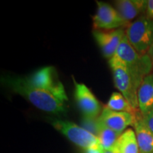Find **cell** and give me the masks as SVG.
<instances>
[{"mask_svg":"<svg viewBox=\"0 0 153 153\" xmlns=\"http://www.w3.org/2000/svg\"><path fill=\"white\" fill-rule=\"evenodd\" d=\"M97 12L93 16L94 30H115L129 25L120 16L116 8L109 4L97 1Z\"/></svg>","mask_w":153,"mask_h":153,"instance_id":"7","label":"cell"},{"mask_svg":"<svg viewBox=\"0 0 153 153\" xmlns=\"http://www.w3.org/2000/svg\"><path fill=\"white\" fill-rule=\"evenodd\" d=\"M141 118L146 127L153 133V108L145 114H141Z\"/></svg>","mask_w":153,"mask_h":153,"instance_id":"18","label":"cell"},{"mask_svg":"<svg viewBox=\"0 0 153 153\" xmlns=\"http://www.w3.org/2000/svg\"><path fill=\"white\" fill-rule=\"evenodd\" d=\"M115 55L123 61L138 87L143 79L151 74L153 70L152 61L149 55L139 54L130 44L126 36Z\"/></svg>","mask_w":153,"mask_h":153,"instance_id":"2","label":"cell"},{"mask_svg":"<svg viewBox=\"0 0 153 153\" xmlns=\"http://www.w3.org/2000/svg\"><path fill=\"white\" fill-rule=\"evenodd\" d=\"M133 126L138 143L140 153H153V133L143 122L141 113L137 110L135 113Z\"/></svg>","mask_w":153,"mask_h":153,"instance_id":"12","label":"cell"},{"mask_svg":"<svg viewBox=\"0 0 153 153\" xmlns=\"http://www.w3.org/2000/svg\"><path fill=\"white\" fill-rule=\"evenodd\" d=\"M51 123L57 131L80 148L88 149L100 145L98 137L88 132L82 126L72 122L61 119H53Z\"/></svg>","mask_w":153,"mask_h":153,"instance_id":"6","label":"cell"},{"mask_svg":"<svg viewBox=\"0 0 153 153\" xmlns=\"http://www.w3.org/2000/svg\"><path fill=\"white\" fill-rule=\"evenodd\" d=\"M114 148L118 153H140L135 131L131 128L126 130L120 135Z\"/></svg>","mask_w":153,"mask_h":153,"instance_id":"14","label":"cell"},{"mask_svg":"<svg viewBox=\"0 0 153 153\" xmlns=\"http://www.w3.org/2000/svg\"><path fill=\"white\" fill-rule=\"evenodd\" d=\"M73 81L74 98L84 117L98 118L102 111L99 101L85 84L78 83L74 78Z\"/></svg>","mask_w":153,"mask_h":153,"instance_id":"8","label":"cell"},{"mask_svg":"<svg viewBox=\"0 0 153 153\" xmlns=\"http://www.w3.org/2000/svg\"><path fill=\"white\" fill-rule=\"evenodd\" d=\"M135 114L118 112L104 106L102 108L99 120L101 124L121 135L130 126H133Z\"/></svg>","mask_w":153,"mask_h":153,"instance_id":"10","label":"cell"},{"mask_svg":"<svg viewBox=\"0 0 153 153\" xmlns=\"http://www.w3.org/2000/svg\"><path fill=\"white\" fill-rule=\"evenodd\" d=\"M108 63L112 70L116 87L128 101L134 109L139 110L137 102V90L139 87L130 73L128 69L116 55L111 58Z\"/></svg>","mask_w":153,"mask_h":153,"instance_id":"3","label":"cell"},{"mask_svg":"<svg viewBox=\"0 0 153 153\" xmlns=\"http://www.w3.org/2000/svg\"><path fill=\"white\" fill-rule=\"evenodd\" d=\"M24 77L30 85L51 91L65 102L68 101L64 86L57 79L53 67L46 66L40 68Z\"/></svg>","mask_w":153,"mask_h":153,"instance_id":"5","label":"cell"},{"mask_svg":"<svg viewBox=\"0 0 153 153\" xmlns=\"http://www.w3.org/2000/svg\"><path fill=\"white\" fill-rule=\"evenodd\" d=\"M148 55H149V57H150L151 61H152V67H153V43L152 44V45L150 46V49H149V51L148 52Z\"/></svg>","mask_w":153,"mask_h":153,"instance_id":"21","label":"cell"},{"mask_svg":"<svg viewBox=\"0 0 153 153\" xmlns=\"http://www.w3.org/2000/svg\"><path fill=\"white\" fill-rule=\"evenodd\" d=\"M93 36L101 52L106 58H112L116 54L118 48L126 36V31L123 28L115 30H94Z\"/></svg>","mask_w":153,"mask_h":153,"instance_id":"9","label":"cell"},{"mask_svg":"<svg viewBox=\"0 0 153 153\" xmlns=\"http://www.w3.org/2000/svg\"><path fill=\"white\" fill-rule=\"evenodd\" d=\"M146 15L149 18L153 20V0H149V1H148Z\"/></svg>","mask_w":153,"mask_h":153,"instance_id":"20","label":"cell"},{"mask_svg":"<svg viewBox=\"0 0 153 153\" xmlns=\"http://www.w3.org/2000/svg\"><path fill=\"white\" fill-rule=\"evenodd\" d=\"M1 82L4 87L21 95L38 109L57 115L67 111L65 101L51 91L30 85L24 76H2Z\"/></svg>","mask_w":153,"mask_h":153,"instance_id":"1","label":"cell"},{"mask_svg":"<svg viewBox=\"0 0 153 153\" xmlns=\"http://www.w3.org/2000/svg\"><path fill=\"white\" fill-rule=\"evenodd\" d=\"M138 108L141 114L153 108V73L147 75L137 90Z\"/></svg>","mask_w":153,"mask_h":153,"instance_id":"13","label":"cell"},{"mask_svg":"<svg viewBox=\"0 0 153 153\" xmlns=\"http://www.w3.org/2000/svg\"><path fill=\"white\" fill-rule=\"evenodd\" d=\"M81 126L88 132L97 137L101 128V123L99 120V117L89 118L83 116L81 120Z\"/></svg>","mask_w":153,"mask_h":153,"instance_id":"17","label":"cell"},{"mask_svg":"<svg viewBox=\"0 0 153 153\" xmlns=\"http://www.w3.org/2000/svg\"><path fill=\"white\" fill-rule=\"evenodd\" d=\"M126 36L139 54H148L153 43V20L146 14L142 15L128 26Z\"/></svg>","mask_w":153,"mask_h":153,"instance_id":"4","label":"cell"},{"mask_svg":"<svg viewBox=\"0 0 153 153\" xmlns=\"http://www.w3.org/2000/svg\"><path fill=\"white\" fill-rule=\"evenodd\" d=\"M104 150L100 145H96L85 150V153H104Z\"/></svg>","mask_w":153,"mask_h":153,"instance_id":"19","label":"cell"},{"mask_svg":"<svg viewBox=\"0 0 153 153\" xmlns=\"http://www.w3.org/2000/svg\"><path fill=\"white\" fill-rule=\"evenodd\" d=\"M104 153H118L117 151H116L115 149L113 148L111 150H104Z\"/></svg>","mask_w":153,"mask_h":153,"instance_id":"22","label":"cell"},{"mask_svg":"<svg viewBox=\"0 0 153 153\" xmlns=\"http://www.w3.org/2000/svg\"><path fill=\"white\" fill-rule=\"evenodd\" d=\"M106 107L112 111L118 112H128L135 114L137 110L134 109L128 101L120 92H114L111 96Z\"/></svg>","mask_w":153,"mask_h":153,"instance_id":"15","label":"cell"},{"mask_svg":"<svg viewBox=\"0 0 153 153\" xmlns=\"http://www.w3.org/2000/svg\"><path fill=\"white\" fill-rule=\"evenodd\" d=\"M116 9L127 24L147 11L146 0H118L114 3Z\"/></svg>","mask_w":153,"mask_h":153,"instance_id":"11","label":"cell"},{"mask_svg":"<svg viewBox=\"0 0 153 153\" xmlns=\"http://www.w3.org/2000/svg\"><path fill=\"white\" fill-rule=\"evenodd\" d=\"M120 135V134L101 123V128L97 137L101 146L104 150H107L114 148Z\"/></svg>","mask_w":153,"mask_h":153,"instance_id":"16","label":"cell"}]
</instances>
